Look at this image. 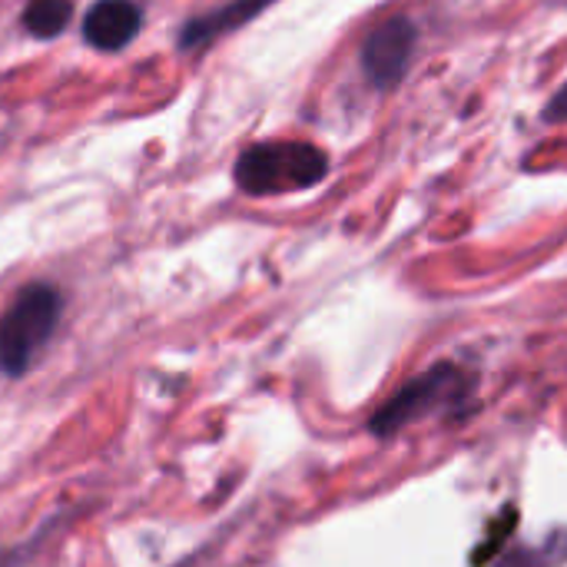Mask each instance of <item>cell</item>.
Here are the masks:
<instances>
[{"label":"cell","instance_id":"1","mask_svg":"<svg viewBox=\"0 0 567 567\" xmlns=\"http://www.w3.org/2000/svg\"><path fill=\"white\" fill-rule=\"evenodd\" d=\"M63 312V296L50 282H30L0 316V372L20 379L47 349Z\"/></svg>","mask_w":567,"mask_h":567},{"label":"cell","instance_id":"2","mask_svg":"<svg viewBox=\"0 0 567 567\" xmlns=\"http://www.w3.org/2000/svg\"><path fill=\"white\" fill-rule=\"evenodd\" d=\"M329 173V156L302 140H276L249 146L236 163V183L249 196H276L309 189Z\"/></svg>","mask_w":567,"mask_h":567},{"label":"cell","instance_id":"3","mask_svg":"<svg viewBox=\"0 0 567 567\" xmlns=\"http://www.w3.org/2000/svg\"><path fill=\"white\" fill-rule=\"evenodd\" d=\"M465 389H472L465 382V372L455 365H439L419 379H412L405 389H399L372 419V432L375 435H392L399 429H405L409 422L425 419L429 412L439 409H458L465 399Z\"/></svg>","mask_w":567,"mask_h":567},{"label":"cell","instance_id":"4","mask_svg":"<svg viewBox=\"0 0 567 567\" xmlns=\"http://www.w3.org/2000/svg\"><path fill=\"white\" fill-rule=\"evenodd\" d=\"M415 40L419 27L409 17H389L385 23H379L362 43V70L369 83L379 90H392L412 63Z\"/></svg>","mask_w":567,"mask_h":567},{"label":"cell","instance_id":"5","mask_svg":"<svg viewBox=\"0 0 567 567\" xmlns=\"http://www.w3.org/2000/svg\"><path fill=\"white\" fill-rule=\"evenodd\" d=\"M143 13L133 0H96L83 17V37L103 53H116L140 33Z\"/></svg>","mask_w":567,"mask_h":567},{"label":"cell","instance_id":"6","mask_svg":"<svg viewBox=\"0 0 567 567\" xmlns=\"http://www.w3.org/2000/svg\"><path fill=\"white\" fill-rule=\"evenodd\" d=\"M269 3H276V0H229L219 10H209V13L189 20L183 27V33H179V50H199V47L219 40L223 33H229V30L249 23L252 17H259Z\"/></svg>","mask_w":567,"mask_h":567},{"label":"cell","instance_id":"7","mask_svg":"<svg viewBox=\"0 0 567 567\" xmlns=\"http://www.w3.org/2000/svg\"><path fill=\"white\" fill-rule=\"evenodd\" d=\"M70 20H73V0H30L23 7L27 33L40 37V40H50V37L63 33Z\"/></svg>","mask_w":567,"mask_h":567},{"label":"cell","instance_id":"8","mask_svg":"<svg viewBox=\"0 0 567 567\" xmlns=\"http://www.w3.org/2000/svg\"><path fill=\"white\" fill-rule=\"evenodd\" d=\"M555 561H558V555H555V558H548V548H538V551L515 548V551L502 555V558H498V565H492V567H551Z\"/></svg>","mask_w":567,"mask_h":567},{"label":"cell","instance_id":"9","mask_svg":"<svg viewBox=\"0 0 567 567\" xmlns=\"http://www.w3.org/2000/svg\"><path fill=\"white\" fill-rule=\"evenodd\" d=\"M545 120L548 123H567V83L548 100V106H545Z\"/></svg>","mask_w":567,"mask_h":567}]
</instances>
